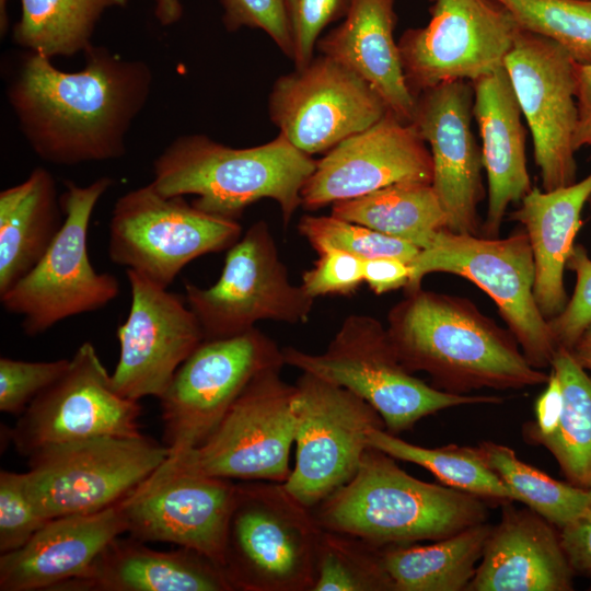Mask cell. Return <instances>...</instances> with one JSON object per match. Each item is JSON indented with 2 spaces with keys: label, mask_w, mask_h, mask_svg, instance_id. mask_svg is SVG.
<instances>
[{
  "label": "cell",
  "mask_w": 591,
  "mask_h": 591,
  "mask_svg": "<svg viewBox=\"0 0 591 591\" xmlns=\"http://www.w3.org/2000/svg\"><path fill=\"white\" fill-rule=\"evenodd\" d=\"M296 385V464L281 483L314 509L357 473L369 432L385 429L379 413L349 390L302 372Z\"/></svg>",
  "instance_id": "5bb4252c"
},
{
  "label": "cell",
  "mask_w": 591,
  "mask_h": 591,
  "mask_svg": "<svg viewBox=\"0 0 591 591\" xmlns=\"http://www.w3.org/2000/svg\"><path fill=\"white\" fill-rule=\"evenodd\" d=\"M100 177L86 186L65 182L62 225L39 262L0 296L3 309L22 317V329L37 336L65 318L97 311L120 292L118 279L97 273L88 254L93 210L112 186Z\"/></svg>",
  "instance_id": "ba28073f"
},
{
  "label": "cell",
  "mask_w": 591,
  "mask_h": 591,
  "mask_svg": "<svg viewBox=\"0 0 591 591\" xmlns=\"http://www.w3.org/2000/svg\"><path fill=\"white\" fill-rule=\"evenodd\" d=\"M84 55V68L68 72L27 51L8 86L25 139L53 164L123 157L126 136L150 95L153 76L144 61L93 45Z\"/></svg>",
  "instance_id": "6da1fadb"
},
{
  "label": "cell",
  "mask_w": 591,
  "mask_h": 591,
  "mask_svg": "<svg viewBox=\"0 0 591 591\" xmlns=\"http://www.w3.org/2000/svg\"><path fill=\"white\" fill-rule=\"evenodd\" d=\"M387 112L362 78L321 54L280 76L268 96V115L279 134L310 157L326 153Z\"/></svg>",
  "instance_id": "ac0fdd59"
},
{
  "label": "cell",
  "mask_w": 591,
  "mask_h": 591,
  "mask_svg": "<svg viewBox=\"0 0 591 591\" xmlns=\"http://www.w3.org/2000/svg\"><path fill=\"white\" fill-rule=\"evenodd\" d=\"M483 461L521 498V502L542 515L558 530L582 509L588 489L557 480L521 461L503 444L483 441L477 447Z\"/></svg>",
  "instance_id": "e575fe53"
},
{
  "label": "cell",
  "mask_w": 591,
  "mask_h": 591,
  "mask_svg": "<svg viewBox=\"0 0 591 591\" xmlns=\"http://www.w3.org/2000/svg\"><path fill=\"white\" fill-rule=\"evenodd\" d=\"M395 0H352L343 21L317 42L321 55L362 78L389 112L412 123L416 97L408 89L394 38Z\"/></svg>",
  "instance_id": "4316f807"
},
{
  "label": "cell",
  "mask_w": 591,
  "mask_h": 591,
  "mask_svg": "<svg viewBox=\"0 0 591 591\" xmlns=\"http://www.w3.org/2000/svg\"><path fill=\"white\" fill-rule=\"evenodd\" d=\"M236 489L227 478L152 473L121 500L127 533L195 551L222 568Z\"/></svg>",
  "instance_id": "ffe728a7"
},
{
  "label": "cell",
  "mask_w": 591,
  "mask_h": 591,
  "mask_svg": "<svg viewBox=\"0 0 591 591\" xmlns=\"http://www.w3.org/2000/svg\"><path fill=\"white\" fill-rule=\"evenodd\" d=\"M332 215L425 248L447 229V216L429 183L393 184L332 205Z\"/></svg>",
  "instance_id": "4dcf8cb0"
},
{
  "label": "cell",
  "mask_w": 591,
  "mask_h": 591,
  "mask_svg": "<svg viewBox=\"0 0 591 591\" xmlns=\"http://www.w3.org/2000/svg\"><path fill=\"white\" fill-rule=\"evenodd\" d=\"M569 351L576 361L591 373V323L584 328Z\"/></svg>",
  "instance_id": "f907efd6"
},
{
  "label": "cell",
  "mask_w": 591,
  "mask_h": 591,
  "mask_svg": "<svg viewBox=\"0 0 591 591\" xmlns=\"http://www.w3.org/2000/svg\"><path fill=\"white\" fill-rule=\"evenodd\" d=\"M474 90L454 80L416 96L412 124L432 159V187L447 216V230L480 235L477 207L485 198L482 148L472 130Z\"/></svg>",
  "instance_id": "7402d4cb"
},
{
  "label": "cell",
  "mask_w": 591,
  "mask_h": 591,
  "mask_svg": "<svg viewBox=\"0 0 591 591\" xmlns=\"http://www.w3.org/2000/svg\"><path fill=\"white\" fill-rule=\"evenodd\" d=\"M138 401L125 398L112 386L94 345L81 344L66 371L38 394L8 429L23 456L56 444L103 436L141 434Z\"/></svg>",
  "instance_id": "2e32d148"
},
{
  "label": "cell",
  "mask_w": 591,
  "mask_h": 591,
  "mask_svg": "<svg viewBox=\"0 0 591 591\" xmlns=\"http://www.w3.org/2000/svg\"><path fill=\"white\" fill-rule=\"evenodd\" d=\"M566 268L576 275L573 293L563 312L547 321L557 348L570 350L591 323V258L584 246L573 245Z\"/></svg>",
  "instance_id": "b9f144b4"
},
{
  "label": "cell",
  "mask_w": 591,
  "mask_h": 591,
  "mask_svg": "<svg viewBox=\"0 0 591 591\" xmlns=\"http://www.w3.org/2000/svg\"><path fill=\"white\" fill-rule=\"evenodd\" d=\"M70 359L24 361L0 358V410L21 415L68 368Z\"/></svg>",
  "instance_id": "f35d334b"
},
{
  "label": "cell",
  "mask_w": 591,
  "mask_h": 591,
  "mask_svg": "<svg viewBox=\"0 0 591 591\" xmlns=\"http://www.w3.org/2000/svg\"><path fill=\"white\" fill-rule=\"evenodd\" d=\"M588 206H589V208L591 209V195H590V197H589V199H588Z\"/></svg>",
  "instance_id": "816d5d0a"
},
{
  "label": "cell",
  "mask_w": 591,
  "mask_h": 591,
  "mask_svg": "<svg viewBox=\"0 0 591 591\" xmlns=\"http://www.w3.org/2000/svg\"><path fill=\"white\" fill-rule=\"evenodd\" d=\"M426 26L399 37L409 91L454 80H474L503 67L520 28L497 0H430Z\"/></svg>",
  "instance_id": "9a60e30c"
},
{
  "label": "cell",
  "mask_w": 591,
  "mask_h": 591,
  "mask_svg": "<svg viewBox=\"0 0 591 591\" xmlns=\"http://www.w3.org/2000/svg\"><path fill=\"white\" fill-rule=\"evenodd\" d=\"M351 1L285 0L294 69H301L312 61L322 32L347 15Z\"/></svg>",
  "instance_id": "60d3db41"
},
{
  "label": "cell",
  "mask_w": 591,
  "mask_h": 591,
  "mask_svg": "<svg viewBox=\"0 0 591 591\" xmlns=\"http://www.w3.org/2000/svg\"><path fill=\"white\" fill-rule=\"evenodd\" d=\"M491 529L483 522L432 544L382 547L394 591H466Z\"/></svg>",
  "instance_id": "f546056e"
},
{
  "label": "cell",
  "mask_w": 591,
  "mask_h": 591,
  "mask_svg": "<svg viewBox=\"0 0 591 591\" xmlns=\"http://www.w3.org/2000/svg\"><path fill=\"white\" fill-rule=\"evenodd\" d=\"M223 569L181 547L157 551L134 537L112 540L88 570L53 591H232Z\"/></svg>",
  "instance_id": "484cf974"
},
{
  "label": "cell",
  "mask_w": 591,
  "mask_h": 591,
  "mask_svg": "<svg viewBox=\"0 0 591 591\" xmlns=\"http://www.w3.org/2000/svg\"><path fill=\"white\" fill-rule=\"evenodd\" d=\"M502 503L466 591H571L575 572L559 530L530 508Z\"/></svg>",
  "instance_id": "603a6c76"
},
{
  "label": "cell",
  "mask_w": 591,
  "mask_h": 591,
  "mask_svg": "<svg viewBox=\"0 0 591 591\" xmlns=\"http://www.w3.org/2000/svg\"><path fill=\"white\" fill-rule=\"evenodd\" d=\"M312 591H394L382 547L322 529Z\"/></svg>",
  "instance_id": "d590c367"
},
{
  "label": "cell",
  "mask_w": 591,
  "mask_h": 591,
  "mask_svg": "<svg viewBox=\"0 0 591 591\" xmlns=\"http://www.w3.org/2000/svg\"><path fill=\"white\" fill-rule=\"evenodd\" d=\"M370 447L395 460L410 462L429 471L445 486L498 502L521 498L483 461L476 447L448 444L425 448L399 439L385 429L369 432Z\"/></svg>",
  "instance_id": "836d02e7"
},
{
  "label": "cell",
  "mask_w": 591,
  "mask_h": 591,
  "mask_svg": "<svg viewBox=\"0 0 591 591\" xmlns=\"http://www.w3.org/2000/svg\"><path fill=\"white\" fill-rule=\"evenodd\" d=\"M185 299L205 339L243 334L262 320L308 321L314 300L291 283L269 225L259 220L227 250L219 279L208 288L185 282Z\"/></svg>",
  "instance_id": "4fadbf2b"
},
{
  "label": "cell",
  "mask_w": 591,
  "mask_h": 591,
  "mask_svg": "<svg viewBox=\"0 0 591 591\" xmlns=\"http://www.w3.org/2000/svg\"><path fill=\"white\" fill-rule=\"evenodd\" d=\"M405 293L386 328L409 372H426L432 386L453 394L546 384L548 374L528 361L513 334L468 299L421 288Z\"/></svg>",
  "instance_id": "7a4b0ae2"
},
{
  "label": "cell",
  "mask_w": 591,
  "mask_h": 591,
  "mask_svg": "<svg viewBox=\"0 0 591 591\" xmlns=\"http://www.w3.org/2000/svg\"><path fill=\"white\" fill-rule=\"evenodd\" d=\"M576 61L557 43L520 30L503 67L531 131L544 190L577 182Z\"/></svg>",
  "instance_id": "e0dca14e"
},
{
  "label": "cell",
  "mask_w": 591,
  "mask_h": 591,
  "mask_svg": "<svg viewBox=\"0 0 591 591\" xmlns=\"http://www.w3.org/2000/svg\"><path fill=\"white\" fill-rule=\"evenodd\" d=\"M283 366L282 348L257 327L204 339L159 398L169 449L161 466L174 464L201 444L257 374Z\"/></svg>",
  "instance_id": "30bf717a"
},
{
  "label": "cell",
  "mask_w": 591,
  "mask_h": 591,
  "mask_svg": "<svg viewBox=\"0 0 591 591\" xmlns=\"http://www.w3.org/2000/svg\"><path fill=\"white\" fill-rule=\"evenodd\" d=\"M128 0H21V16L12 39L28 51L49 59L70 57L92 46L103 13Z\"/></svg>",
  "instance_id": "d6a6232c"
},
{
  "label": "cell",
  "mask_w": 591,
  "mask_h": 591,
  "mask_svg": "<svg viewBox=\"0 0 591 591\" xmlns=\"http://www.w3.org/2000/svg\"><path fill=\"white\" fill-rule=\"evenodd\" d=\"M560 382L563 407L557 427L535 441L547 449L567 482L591 488V374L571 352L558 347L551 362Z\"/></svg>",
  "instance_id": "1f68e13d"
},
{
  "label": "cell",
  "mask_w": 591,
  "mask_h": 591,
  "mask_svg": "<svg viewBox=\"0 0 591 591\" xmlns=\"http://www.w3.org/2000/svg\"><path fill=\"white\" fill-rule=\"evenodd\" d=\"M321 531L281 483H237L222 566L233 590L312 591Z\"/></svg>",
  "instance_id": "8992f818"
},
{
  "label": "cell",
  "mask_w": 591,
  "mask_h": 591,
  "mask_svg": "<svg viewBox=\"0 0 591 591\" xmlns=\"http://www.w3.org/2000/svg\"><path fill=\"white\" fill-rule=\"evenodd\" d=\"M563 407V393L558 378L551 371L546 387L534 406V420L523 425V439L531 444L548 436L557 427Z\"/></svg>",
  "instance_id": "bcb514c9"
},
{
  "label": "cell",
  "mask_w": 591,
  "mask_h": 591,
  "mask_svg": "<svg viewBox=\"0 0 591 591\" xmlns=\"http://www.w3.org/2000/svg\"><path fill=\"white\" fill-rule=\"evenodd\" d=\"M313 266L302 275L301 287L318 297L355 293L363 281V258L335 248L321 251Z\"/></svg>",
  "instance_id": "ee69618b"
},
{
  "label": "cell",
  "mask_w": 591,
  "mask_h": 591,
  "mask_svg": "<svg viewBox=\"0 0 591 591\" xmlns=\"http://www.w3.org/2000/svg\"><path fill=\"white\" fill-rule=\"evenodd\" d=\"M298 231L317 253L335 248L363 259L396 257L409 263L420 251L410 242L389 236L332 213L301 217Z\"/></svg>",
  "instance_id": "74e56055"
},
{
  "label": "cell",
  "mask_w": 591,
  "mask_h": 591,
  "mask_svg": "<svg viewBox=\"0 0 591 591\" xmlns=\"http://www.w3.org/2000/svg\"><path fill=\"white\" fill-rule=\"evenodd\" d=\"M227 31L248 27L266 33L282 54L292 58V39L285 0H220Z\"/></svg>",
  "instance_id": "7bdbcfd3"
},
{
  "label": "cell",
  "mask_w": 591,
  "mask_h": 591,
  "mask_svg": "<svg viewBox=\"0 0 591 591\" xmlns=\"http://www.w3.org/2000/svg\"><path fill=\"white\" fill-rule=\"evenodd\" d=\"M130 310L117 328L119 358L112 386L125 398H160L175 372L205 339L186 299L126 269Z\"/></svg>",
  "instance_id": "d6986e66"
},
{
  "label": "cell",
  "mask_w": 591,
  "mask_h": 591,
  "mask_svg": "<svg viewBox=\"0 0 591 591\" xmlns=\"http://www.w3.org/2000/svg\"><path fill=\"white\" fill-rule=\"evenodd\" d=\"M590 195L591 173L553 190L532 187L509 216L529 236L535 264L534 298L546 320L561 313L568 302L564 270Z\"/></svg>",
  "instance_id": "83f0119b"
},
{
  "label": "cell",
  "mask_w": 591,
  "mask_h": 591,
  "mask_svg": "<svg viewBox=\"0 0 591 591\" xmlns=\"http://www.w3.org/2000/svg\"><path fill=\"white\" fill-rule=\"evenodd\" d=\"M285 364L345 387L370 404L392 434L421 418L470 404H498L494 395L453 394L425 383L401 362L387 328L375 317L351 314L322 354L282 348Z\"/></svg>",
  "instance_id": "5b68a950"
},
{
  "label": "cell",
  "mask_w": 591,
  "mask_h": 591,
  "mask_svg": "<svg viewBox=\"0 0 591 591\" xmlns=\"http://www.w3.org/2000/svg\"><path fill=\"white\" fill-rule=\"evenodd\" d=\"M123 533L127 521L121 500L100 511L50 519L23 547L0 554V590L53 591L83 575Z\"/></svg>",
  "instance_id": "cb8c5ba5"
},
{
  "label": "cell",
  "mask_w": 591,
  "mask_h": 591,
  "mask_svg": "<svg viewBox=\"0 0 591 591\" xmlns=\"http://www.w3.org/2000/svg\"><path fill=\"white\" fill-rule=\"evenodd\" d=\"M316 161L283 136L251 148H232L205 135L173 140L153 162L154 189L164 196L194 195L192 204L237 220L262 199L278 204L287 227L301 207V189Z\"/></svg>",
  "instance_id": "277c9868"
},
{
  "label": "cell",
  "mask_w": 591,
  "mask_h": 591,
  "mask_svg": "<svg viewBox=\"0 0 591 591\" xmlns=\"http://www.w3.org/2000/svg\"><path fill=\"white\" fill-rule=\"evenodd\" d=\"M473 118L482 139L483 166L488 202L480 235L499 237L501 222L511 204L532 189L526 167L522 113L505 67L472 82Z\"/></svg>",
  "instance_id": "d4e9b609"
},
{
  "label": "cell",
  "mask_w": 591,
  "mask_h": 591,
  "mask_svg": "<svg viewBox=\"0 0 591 591\" xmlns=\"http://www.w3.org/2000/svg\"><path fill=\"white\" fill-rule=\"evenodd\" d=\"M559 536L575 575L591 580V488L581 511L559 529Z\"/></svg>",
  "instance_id": "f6af8a7d"
},
{
  "label": "cell",
  "mask_w": 591,
  "mask_h": 591,
  "mask_svg": "<svg viewBox=\"0 0 591 591\" xmlns=\"http://www.w3.org/2000/svg\"><path fill=\"white\" fill-rule=\"evenodd\" d=\"M63 219L55 178L43 166L0 193V296L39 262Z\"/></svg>",
  "instance_id": "f1b7e54d"
},
{
  "label": "cell",
  "mask_w": 591,
  "mask_h": 591,
  "mask_svg": "<svg viewBox=\"0 0 591 591\" xmlns=\"http://www.w3.org/2000/svg\"><path fill=\"white\" fill-rule=\"evenodd\" d=\"M432 177L431 153L416 127L387 112L316 161L301 189V207L317 210L393 184H431Z\"/></svg>",
  "instance_id": "44dd1931"
},
{
  "label": "cell",
  "mask_w": 591,
  "mask_h": 591,
  "mask_svg": "<svg viewBox=\"0 0 591 591\" xmlns=\"http://www.w3.org/2000/svg\"><path fill=\"white\" fill-rule=\"evenodd\" d=\"M408 265L405 292L421 288L431 273L472 281L493 299L528 361L536 369L551 367L557 346L534 298L535 264L525 230L489 239L443 229Z\"/></svg>",
  "instance_id": "52a82bcc"
},
{
  "label": "cell",
  "mask_w": 591,
  "mask_h": 591,
  "mask_svg": "<svg viewBox=\"0 0 591 591\" xmlns=\"http://www.w3.org/2000/svg\"><path fill=\"white\" fill-rule=\"evenodd\" d=\"M409 277V265L401 258L374 257L363 260V281L375 294L406 288Z\"/></svg>",
  "instance_id": "7dc6e473"
},
{
  "label": "cell",
  "mask_w": 591,
  "mask_h": 591,
  "mask_svg": "<svg viewBox=\"0 0 591 591\" xmlns=\"http://www.w3.org/2000/svg\"><path fill=\"white\" fill-rule=\"evenodd\" d=\"M578 121L573 137L576 151L589 148L591 153V63L576 65Z\"/></svg>",
  "instance_id": "c3c4849f"
},
{
  "label": "cell",
  "mask_w": 591,
  "mask_h": 591,
  "mask_svg": "<svg viewBox=\"0 0 591 591\" xmlns=\"http://www.w3.org/2000/svg\"><path fill=\"white\" fill-rule=\"evenodd\" d=\"M35 509L25 474L0 472V554L23 547L47 522Z\"/></svg>",
  "instance_id": "ab89813d"
},
{
  "label": "cell",
  "mask_w": 591,
  "mask_h": 591,
  "mask_svg": "<svg viewBox=\"0 0 591 591\" xmlns=\"http://www.w3.org/2000/svg\"><path fill=\"white\" fill-rule=\"evenodd\" d=\"M280 371L257 374L201 444L154 473L283 483L291 473L296 385L285 382Z\"/></svg>",
  "instance_id": "7c38bea8"
},
{
  "label": "cell",
  "mask_w": 591,
  "mask_h": 591,
  "mask_svg": "<svg viewBox=\"0 0 591 591\" xmlns=\"http://www.w3.org/2000/svg\"><path fill=\"white\" fill-rule=\"evenodd\" d=\"M237 220L207 213L184 196H164L149 183L115 202L108 256L167 288L192 260L230 248L242 235Z\"/></svg>",
  "instance_id": "8fae6325"
},
{
  "label": "cell",
  "mask_w": 591,
  "mask_h": 591,
  "mask_svg": "<svg viewBox=\"0 0 591 591\" xmlns=\"http://www.w3.org/2000/svg\"><path fill=\"white\" fill-rule=\"evenodd\" d=\"M167 456L164 443L142 433L50 445L28 456L26 490L46 520L95 512L123 500Z\"/></svg>",
  "instance_id": "9c48e42d"
},
{
  "label": "cell",
  "mask_w": 591,
  "mask_h": 591,
  "mask_svg": "<svg viewBox=\"0 0 591 591\" xmlns=\"http://www.w3.org/2000/svg\"><path fill=\"white\" fill-rule=\"evenodd\" d=\"M154 15L164 26L178 22L183 15L181 0H154Z\"/></svg>",
  "instance_id": "681fc988"
},
{
  "label": "cell",
  "mask_w": 591,
  "mask_h": 591,
  "mask_svg": "<svg viewBox=\"0 0 591 591\" xmlns=\"http://www.w3.org/2000/svg\"><path fill=\"white\" fill-rule=\"evenodd\" d=\"M312 512L322 529L376 547L442 540L488 514L485 499L415 478L373 447L355 476Z\"/></svg>",
  "instance_id": "3957f363"
},
{
  "label": "cell",
  "mask_w": 591,
  "mask_h": 591,
  "mask_svg": "<svg viewBox=\"0 0 591 591\" xmlns=\"http://www.w3.org/2000/svg\"><path fill=\"white\" fill-rule=\"evenodd\" d=\"M497 1L520 30L557 43L576 63H591V0Z\"/></svg>",
  "instance_id": "8d00e7d4"
}]
</instances>
